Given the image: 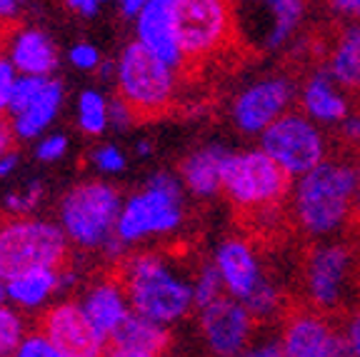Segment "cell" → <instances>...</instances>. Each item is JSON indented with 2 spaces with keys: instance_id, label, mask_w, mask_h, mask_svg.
Here are the masks:
<instances>
[{
  "instance_id": "19",
  "label": "cell",
  "mask_w": 360,
  "mask_h": 357,
  "mask_svg": "<svg viewBox=\"0 0 360 357\" xmlns=\"http://www.w3.org/2000/svg\"><path fill=\"white\" fill-rule=\"evenodd\" d=\"M78 302L85 310V315L90 318V323L101 330V335L108 337V342H110V337L120 330V325L133 315L128 292H125L118 275L96 280V283L83 292V297H80Z\"/></svg>"
},
{
  "instance_id": "15",
  "label": "cell",
  "mask_w": 360,
  "mask_h": 357,
  "mask_svg": "<svg viewBox=\"0 0 360 357\" xmlns=\"http://www.w3.org/2000/svg\"><path fill=\"white\" fill-rule=\"evenodd\" d=\"M135 40L180 70L183 53L175 35V0H148L146 8L135 15Z\"/></svg>"
},
{
  "instance_id": "7",
  "label": "cell",
  "mask_w": 360,
  "mask_h": 357,
  "mask_svg": "<svg viewBox=\"0 0 360 357\" xmlns=\"http://www.w3.org/2000/svg\"><path fill=\"white\" fill-rule=\"evenodd\" d=\"M175 35L183 67L225 53L240 43L233 0H175Z\"/></svg>"
},
{
  "instance_id": "24",
  "label": "cell",
  "mask_w": 360,
  "mask_h": 357,
  "mask_svg": "<svg viewBox=\"0 0 360 357\" xmlns=\"http://www.w3.org/2000/svg\"><path fill=\"white\" fill-rule=\"evenodd\" d=\"M328 73L338 85L360 95V28H345L328 56Z\"/></svg>"
},
{
  "instance_id": "43",
  "label": "cell",
  "mask_w": 360,
  "mask_h": 357,
  "mask_svg": "<svg viewBox=\"0 0 360 357\" xmlns=\"http://www.w3.org/2000/svg\"><path fill=\"white\" fill-rule=\"evenodd\" d=\"M18 165H20V155H18L15 150L0 157V180L13 178V175H15V170H18Z\"/></svg>"
},
{
  "instance_id": "32",
  "label": "cell",
  "mask_w": 360,
  "mask_h": 357,
  "mask_svg": "<svg viewBox=\"0 0 360 357\" xmlns=\"http://www.w3.org/2000/svg\"><path fill=\"white\" fill-rule=\"evenodd\" d=\"M68 60H70V65L73 67L83 70V73H96V70H101V65H103L101 51H98L93 43H85V40L70 45V51H68Z\"/></svg>"
},
{
  "instance_id": "1",
  "label": "cell",
  "mask_w": 360,
  "mask_h": 357,
  "mask_svg": "<svg viewBox=\"0 0 360 357\" xmlns=\"http://www.w3.org/2000/svg\"><path fill=\"white\" fill-rule=\"evenodd\" d=\"M115 275L128 292L135 315L158 325L178 323L193 307V285L160 252H133L120 257Z\"/></svg>"
},
{
  "instance_id": "27",
  "label": "cell",
  "mask_w": 360,
  "mask_h": 357,
  "mask_svg": "<svg viewBox=\"0 0 360 357\" xmlns=\"http://www.w3.org/2000/svg\"><path fill=\"white\" fill-rule=\"evenodd\" d=\"M28 337L22 313L15 307H0V357H15L18 347Z\"/></svg>"
},
{
  "instance_id": "35",
  "label": "cell",
  "mask_w": 360,
  "mask_h": 357,
  "mask_svg": "<svg viewBox=\"0 0 360 357\" xmlns=\"http://www.w3.org/2000/svg\"><path fill=\"white\" fill-rule=\"evenodd\" d=\"M18 70L13 67V63L6 56H0V117H8L13 103V90L18 83Z\"/></svg>"
},
{
  "instance_id": "36",
  "label": "cell",
  "mask_w": 360,
  "mask_h": 357,
  "mask_svg": "<svg viewBox=\"0 0 360 357\" xmlns=\"http://www.w3.org/2000/svg\"><path fill=\"white\" fill-rule=\"evenodd\" d=\"M25 3H28V0H0V30L8 33V30L15 28Z\"/></svg>"
},
{
  "instance_id": "40",
  "label": "cell",
  "mask_w": 360,
  "mask_h": 357,
  "mask_svg": "<svg viewBox=\"0 0 360 357\" xmlns=\"http://www.w3.org/2000/svg\"><path fill=\"white\" fill-rule=\"evenodd\" d=\"M345 342H348V350L353 357H360V313L350 320L348 330H345Z\"/></svg>"
},
{
  "instance_id": "6",
  "label": "cell",
  "mask_w": 360,
  "mask_h": 357,
  "mask_svg": "<svg viewBox=\"0 0 360 357\" xmlns=\"http://www.w3.org/2000/svg\"><path fill=\"white\" fill-rule=\"evenodd\" d=\"M183 223V190L170 173H155L146 188L125 197L120 210L115 238L125 247L150 240L155 235H168Z\"/></svg>"
},
{
  "instance_id": "46",
  "label": "cell",
  "mask_w": 360,
  "mask_h": 357,
  "mask_svg": "<svg viewBox=\"0 0 360 357\" xmlns=\"http://www.w3.org/2000/svg\"><path fill=\"white\" fill-rule=\"evenodd\" d=\"M135 152H138V155L141 157H148L153 152V145L150 143H146V140H143V143H138V148H135Z\"/></svg>"
},
{
  "instance_id": "45",
  "label": "cell",
  "mask_w": 360,
  "mask_h": 357,
  "mask_svg": "<svg viewBox=\"0 0 360 357\" xmlns=\"http://www.w3.org/2000/svg\"><path fill=\"white\" fill-rule=\"evenodd\" d=\"M105 357H146V355H133V352H125V350H118V347H108Z\"/></svg>"
},
{
  "instance_id": "10",
  "label": "cell",
  "mask_w": 360,
  "mask_h": 357,
  "mask_svg": "<svg viewBox=\"0 0 360 357\" xmlns=\"http://www.w3.org/2000/svg\"><path fill=\"white\" fill-rule=\"evenodd\" d=\"M65 100V88L58 78H33L20 75L13 90L8 120L13 123L18 140H33L48 135Z\"/></svg>"
},
{
  "instance_id": "25",
  "label": "cell",
  "mask_w": 360,
  "mask_h": 357,
  "mask_svg": "<svg viewBox=\"0 0 360 357\" xmlns=\"http://www.w3.org/2000/svg\"><path fill=\"white\" fill-rule=\"evenodd\" d=\"M335 80L326 73H315L313 78L305 83L303 90V108L318 120L326 123H343L348 115V105H345L343 95L335 90Z\"/></svg>"
},
{
  "instance_id": "31",
  "label": "cell",
  "mask_w": 360,
  "mask_h": 357,
  "mask_svg": "<svg viewBox=\"0 0 360 357\" xmlns=\"http://www.w3.org/2000/svg\"><path fill=\"white\" fill-rule=\"evenodd\" d=\"M278 302H281V295L268 280H260V285L255 287V292L248 300H243V305L248 307V313L255 318H268L278 310Z\"/></svg>"
},
{
  "instance_id": "38",
  "label": "cell",
  "mask_w": 360,
  "mask_h": 357,
  "mask_svg": "<svg viewBox=\"0 0 360 357\" xmlns=\"http://www.w3.org/2000/svg\"><path fill=\"white\" fill-rule=\"evenodd\" d=\"M15 130H13V123L8 117H0V157L8 155V152L15 150Z\"/></svg>"
},
{
  "instance_id": "47",
  "label": "cell",
  "mask_w": 360,
  "mask_h": 357,
  "mask_svg": "<svg viewBox=\"0 0 360 357\" xmlns=\"http://www.w3.org/2000/svg\"><path fill=\"white\" fill-rule=\"evenodd\" d=\"M8 305V290H6V280L0 278V307Z\"/></svg>"
},
{
  "instance_id": "18",
  "label": "cell",
  "mask_w": 360,
  "mask_h": 357,
  "mask_svg": "<svg viewBox=\"0 0 360 357\" xmlns=\"http://www.w3.org/2000/svg\"><path fill=\"white\" fill-rule=\"evenodd\" d=\"M348 265H350V255L340 245L318 247L308 257L305 283H308L310 300L315 305L330 310V307H335L340 302L345 278H348Z\"/></svg>"
},
{
  "instance_id": "51",
  "label": "cell",
  "mask_w": 360,
  "mask_h": 357,
  "mask_svg": "<svg viewBox=\"0 0 360 357\" xmlns=\"http://www.w3.org/2000/svg\"><path fill=\"white\" fill-rule=\"evenodd\" d=\"M0 223H3V218H0Z\"/></svg>"
},
{
  "instance_id": "41",
  "label": "cell",
  "mask_w": 360,
  "mask_h": 357,
  "mask_svg": "<svg viewBox=\"0 0 360 357\" xmlns=\"http://www.w3.org/2000/svg\"><path fill=\"white\" fill-rule=\"evenodd\" d=\"M333 13H340V15L360 18V0H328Z\"/></svg>"
},
{
  "instance_id": "50",
  "label": "cell",
  "mask_w": 360,
  "mask_h": 357,
  "mask_svg": "<svg viewBox=\"0 0 360 357\" xmlns=\"http://www.w3.org/2000/svg\"><path fill=\"white\" fill-rule=\"evenodd\" d=\"M98 3H101V6H103V3H112V0H98Z\"/></svg>"
},
{
  "instance_id": "14",
  "label": "cell",
  "mask_w": 360,
  "mask_h": 357,
  "mask_svg": "<svg viewBox=\"0 0 360 357\" xmlns=\"http://www.w3.org/2000/svg\"><path fill=\"white\" fill-rule=\"evenodd\" d=\"M281 347L285 357H353L345 335H338L313 313H298L288 320Z\"/></svg>"
},
{
  "instance_id": "2",
  "label": "cell",
  "mask_w": 360,
  "mask_h": 357,
  "mask_svg": "<svg viewBox=\"0 0 360 357\" xmlns=\"http://www.w3.org/2000/svg\"><path fill=\"white\" fill-rule=\"evenodd\" d=\"M125 197L105 180L75 183L58 205V225L68 242L80 250H105L115 240L120 210Z\"/></svg>"
},
{
  "instance_id": "28",
  "label": "cell",
  "mask_w": 360,
  "mask_h": 357,
  "mask_svg": "<svg viewBox=\"0 0 360 357\" xmlns=\"http://www.w3.org/2000/svg\"><path fill=\"white\" fill-rule=\"evenodd\" d=\"M45 197V188L40 180H28L20 188L11 190L3 200V207H6L8 218H30L35 212V207L43 202Z\"/></svg>"
},
{
  "instance_id": "26",
  "label": "cell",
  "mask_w": 360,
  "mask_h": 357,
  "mask_svg": "<svg viewBox=\"0 0 360 357\" xmlns=\"http://www.w3.org/2000/svg\"><path fill=\"white\" fill-rule=\"evenodd\" d=\"M75 125L80 133L98 138L110 125V100L98 88H85L75 103Z\"/></svg>"
},
{
  "instance_id": "3",
  "label": "cell",
  "mask_w": 360,
  "mask_h": 357,
  "mask_svg": "<svg viewBox=\"0 0 360 357\" xmlns=\"http://www.w3.org/2000/svg\"><path fill=\"white\" fill-rule=\"evenodd\" d=\"M115 63L118 98L133 110L135 120H153L173 108L178 93V67L153 56L138 40L125 45Z\"/></svg>"
},
{
  "instance_id": "4",
  "label": "cell",
  "mask_w": 360,
  "mask_h": 357,
  "mask_svg": "<svg viewBox=\"0 0 360 357\" xmlns=\"http://www.w3.org/2000/svg\"><path fill=\"white\" fill-rule=\"evenodd\" d=\"M358 195V168L348 162H321L300 178L295 218L308 233L323 235L348 218Z\"/></svg>"
},
{
  "instance_id": "13",
  "label": "cell",
  "mask_w": 360,
  "mask_h": 357,
  "mask_svg": "<svg viewBox=\"0 0 360 357\" xmlns=\"http://www.w3.org/2000/svg\"><path fill=\"white\" fill-rule=\"evenodd\" d=\"M200 330L215 357H238L248 350L253 315L236 297H220L200 310Z\"/></svg>"
},
{
  "instance_id": "8",
  "label": "cell",
  "mask_w": 360,
  "mask_h": 357,
  "mask_svg": "<svg viewBox=\"0 0 360 357\" xmlns=\"http://www.w3.org/2000/svg\"><path fill=\"white\" fill-rule=\"evenodd\" d=\"M292 175L268 152L228 155L223 168V190L236 207V215L268 205H281L290 190Z\"/></svg>"
},
{
  "instance_id": "22",
  "label": "cell",
  "mask_w": 360,
  "mask_h": 357,
  "mask_svg": "<svg viewBox=\"0 0 360 357\" xmlns=\"http://www.w3.org/2000/svg\"><path fill=\"white\" fill-rule=\"evenodd\" d=\"M231 152L223 148H202L180 162V180L198 197H210L223 190V168Z\"/></svg>"
},
{
  "instance_id": "39",
  "label": "cell",
  "mask_w": 360,
  "mask_h": 357,
  "mask_svg": "<svg viewBox=\"0 0 360 357\" xmlns=\"http://www.w3.org/2000/svg\"><path fill=\"white\" fill-rule=\"evenodd\" d=\"M68 11L73 13V15H80V18H93L101 8L98 0H65Z\"/></svg>"
},
{
  "instance_id": "9",
  "label": "cell",
  "mask_w": 360,
  "mask_h": 357,
  "mask_svg": "<svg viewBox=\"0 0 360 357\" xmlns=\"http://www.w3.org/2000/svg\"><path fill=\"white\" fill-rule=\"evenodd\" d=\"M238 38L250 51H273L303 18V0H233Z\"/></svg>"
},
{
  "instance_id": "30",
  "label": "cell",
  "mask_w": 360,
  "mask_h": 357,
  "mask_svg": "<svg viewBox=\"0 0 360 357\" xmlns=\"http://www.w3.org/2000/svg\"><path fill=\"white\" fill-rule=\"evenodd\" d=\"M88 162H90V168L101 175H118V173H123L125 165H128L125 152L120 150L118 145H110V143L93 148V150H90Z\"/></svg>"
},
{
  "instance_id": "33",
  "label": "cell",
  "mask_w": 360,
  "mask_h": 357,
  "mask_svg": "<svg viewBox=\"0 0 360 357\" xmlns=\"http://www.w3.org/2000/svg\"><path fill=\"white\" fill-rule=\"evenodd\" d=\"M68 152V135L63 133H48L38 140V145H35V157L45 165H51V162L63 160Z\"/></svg>"
},
{
  "instance_id": "20",
  "label": "cell",
  "mask_w": 360,
  "mask_h": 357,
  "mask_svg": "<svg viewBox=\"0 0 360 357\" xmlns=\"http://www.w3.org/2000/svg\"><path fill=\"white\" fill-rule=\"evenodd\" d=\"M215 268H218L220 278H223V285L228 295L236 297V300H248L253 295L255 287L260 285L263 275L258 270V263H255L253 250L248 247L245 240L240 238H231L225 240L223 245L215 252Z\"/></svg>"
},
{
  "instance_id": "29",
  "label": "cell",
  "mask_w": 360,
  "mask_h": 357,
  "mask_svg": "<svg viewBox=\"0 0 360 357\" xmlns=\"http://www.w3.org/2000/svg\"><path fill=\"white\" fill-rule=\"evenodd\" d=\"M223 278H220L218 268H215V263H208L202 265L200 273L195 275V283H193V297H195V307L198 310H202V307L213 305L215 300H220L223 297Z\"/></svg>"
},
{
  "instance_id": "5",
  "label": "cell",
  "mask_w": 360,
  "mask_h": 357,
  "mask_svg": "<svg viewBox=\"0 0 360 357\" xmlns=\"http://www.w3.org/2000/svg\"><path fill=\"white\" fill-rule=\"evenodd\" d=\"M70 242L58 223L6 218L0 223V278L11 280L38 268H65Z\"/></svg>"
},
{
  "instance_id": "21",
  "label": "cell",
  "mask_w": 360,
  "mask_h": 357,
  "mask_svg": "<svg viewBox=\"0 0 360 357\" xmlns=\"http://www.w3.org/2000/svg\"><path fill=\"white\" fill-rule=\"evenodd\" d=\"M63 270V268H60ZM60 270L58 268H38L20 273L6 280L8 305L20 313H38L53 305V297L63 292Z\"/></svg>"
},
{
  "instance_id": "44",
  "label": "cell",
  "mask_w": 360,
  "mask_h": 357,
  "mask_svg": "<svg viewBox=\"0 0 360 357\" xmlns=\"http://www.w3.org/2000/svg\"><path fill=\"white\" fill-rule=\"evenodd\" d=\"M120 3V11H123V15H128V18H135L138 13L146 8V3L148 0H118Z\"/></svg>"
},
{
  "instance_id": "12",
  "label": "cell",
  "mask_w": 360,
  "mask_h": 357,
  "mask_svg": "<svg viewBox=\"0 0 360 357\" xmlns=\"http://www.w3.org/2000/svg\"><path fill=\"white\" fill-rule=\"evenodd\" d=\"M38 332L68 357H105L110 347L78 300H58L45 307L38 320Z\"/></svg>"
},
{
  "instance_id": "48",
  "label": "cell",
  "mask_w": 360,
  "mask_h": 357,
  "mask_svg": "<svg viewBox=\"0 0 360 357\" xmlns=\"http://www.w3.org/2000/svg\"><path fill=\"white\" fill-rule=\"evenodd\" d=\"M355 215L360 212V162H358V195H355V205H353Z\"/></svg>"
},
{
  "instance_id": "11",
  "label": "cell",
  "mask_w": 360,
  "mask_h": 357,
  "mask_svg": "<svg viewBox=\"0 0 360 357\" xmlns=\"http://www.w3.org/2000/svg\"><path fill=\"white\" fill-rule=\"evenodd\" d=\"M263 152H268L290 175H308L326 157L323 135L303 115L288 112L263 130Z\"/></svg>"
},
{
  "instance_id": "34",
  "label": "cell",
  "mask_w": 360,
  "mask_h": 357,
  "mask_svg": "<svg viewBox=\"0 0 360 357\" xmlns=\"http://www.w3.org/2000/svg\"><path fill=\"white\" fill-rule=\"evenodd\" d=\"M15 357H68V355L58 350L48 337L40 335L38 330H35V332H28V337L22 340V345L18 347Z\"/></svg>"
},
{
  "instance_id": "49",
  "label": "cell",
  "mask_w": 360,
  "mask_h": 357,
  "mask_svg": "<svg viewBox=\"0 0 360 357\" xmlns=\"http://www.w3.org/2000/svg\"><path fill=\"white\" fill-rule=\"evenodd\" d=\"M6 51V30H0V56Z\"/></svg>"
},
{
  "instance_id": "37",
  "label": "cell",
  "mask_w": 360,
  "mask_h": 357,
  "mask_svg": "<svg viewBox=\"0 0 360 357\" xmlns=\"http://www.w3.org/2000/svg\"><path fill=\"white\" fill-rule=\"evenodd\" d=\"M130 123H135L133 110H130L120 98L110 100V125H115V128H128Z\"/></svg>"
},
{
  "instance_id": "17",
  "label": "cell",
  "mask_w": 360,
  "mask_h": 357,
  "mask_svg": "<svg viewBox=\"0 0 360 357\" xmlns=\"http://www.w3.org/2000/svg\"><path fill=\"white\" fill-rule=\"evenodd\" d=\"M288 100H290V85L285 80H263L238 95L233 105V120L245 133L268 130L281 117Z\"/></svg>"
},
{
  "instance_id": "16",
  "label": "cell",
  "mask_w": 360,
  "mask_h": 357,
  "mask_svg": "<svg viewBox=\"0 0 360 357\" xmlns=\"http://www.w3.org/2000/svg\"><path fill=\"white\" fill-rule=\"evenodd\" d=\"M3 56L13 63L18 75H33V78H53L60 60L51 35L40 28H20V25L6 33Z\"/></svg>"
},
{
  "instance_id": "23",
  "label": "cell",
  "mask_w": 360,
  "mask_h": 357,
  "mask_svg": "<svg viewBox=\"0 0 360 357\" xmlns=\"http://www.w3.org/2000/svg\"><path fill=\"white\" fill-rule=\"evenodd\" d=\"M110 347L133 352L146 357H163L170 347V332L165 325H158L141 315H130L115 335L110 337Z\"/></svg>"
},
{
  "instance_id": "42",
  "label": "cell",
  "mask_w": 360,
  "mask_h": 357,
  "mask_svg": "<svg viewBox=\"0 0 360 357\" xmlns=\"http://www.w3.org/2000/svg\"><path fill=\"white\" fill-rule=\"evenodd\" d=\"M238 357H285L281 345H260V347H248Z\"/></svg>"
}]
</instances>
